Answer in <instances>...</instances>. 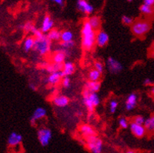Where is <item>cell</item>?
<instances>
[{"instance_id":"obj_5","label":"cell","mask_w":154,"mask_h":153,"mask_svg":"<svg viewBox=\"0 0 154 153\" xmlns=\"http://www.w3.org/2000/svg\"><path fill=\"white\" fill-rule=\"evenodd\" d=\"M85 147L91 153H102L103 142L97 136H92L85 139Z\"/></svg>"},{"instance_id":"obj_7","label":"cell","mask_w":154,"mask_h":153,"mask_svg":"<svg viewBox=\"0 0 154 153\" xmlns=\"http://www.w3.org/2000/svg\"><path fill=\"white\" fill-rule=\"evenodd\" d=\"M70 56V50L67 49H63V48H60V49H57L53 53V56H52V61L53 63L58 64V65H63L64 63L65 60L67 57Z\"/></svg>"},{"instance_id":"obj_13","label":"cell","mask_w":154,"mask_h":153,"mask_svg":"<svg viewBox=\"0 0 154 153\" xmlns=\"http://www.w3.org/2000/svg\"><path fill=\"white\" fill-rule=\"evenodd\" d=\"M78 130L85 139L89 138V137H92V136L96 135V132L95 129L90 124H83L80 125L78 127Z\"/></svg>"},{"instance_id":"obj_34","label":"cell","mask_w":154,"mask_h":153,"mask_svg":"<svg viewBox=\"0 0 154 153\" xmlns=\"http://www.w3.org/2000/svg\"><path fill=\"white\" fill-rule=\"evenodd\" d=\"M70 84H71V81H70V78L69 77H64V78H62L61 85H62L63 87L69 88L70 87Z\"/></svg>"},{"instance_id":"obj_17","label":"cell","mask_w":154,"mask_h":153,"mask_svg":"<svg viewBox=\"0 0 154 153\" xmlns=\"http://www.w3.org/2000/svg\"><path fill=\"white\" fill-rule=\"evenodd\" d=\"M78 10H80L82 13L87 15L92 14L94 11L93 6L90 3H88L86 0H78V3H77Z\"/></svg>"},{"instance_id":"obj_18","label":"cell","mask_w":154,"mask_h":153,"mask_svg":"<svg viewBox=\"0 0 154 153\" xmlns=\"http://www.w3.org/2000/svg\"><path fill=\"white\" fill-rule=\"evenodd\" d=\"M23 136L20 134H18L17 132H12L8 138V145L11 147L19 145L22 142Z\"/></svg>"},{"instance_id":"obj_1","label":"cell","mask_w":154,"mask_h":153,"mask_svg":"<svg viewBox=\"0 0 154 153\" xmlns=\"http://www.w3.org/2000/svg\"><path fill=\"white\" fill-rule=\"evenodd\" d=\"M82 46L85 51H91L96 45V31L92 29L88 20H86L83 22L82 30Z\"/></svg>"},{"instance_id":"obj_10","label":"cell","mask_w":154,"mask_h":153,"mask_svg":"<svg viewBox=\"0 0 154 153\" xmlns=\"http://www.w3.org/2000/svg\"><path fill=\"white\" fill-rule=\"evenodd\" d=\"M109 35L106 31L100 30L96 32V44L97 45V46L100 47V48L105 47L109 42Z\"/></svg>"},{"instance_id":"obj_32","label":"cell","mask_w":154,"mask_h":153,"mask_svg":"<svg viewBox=\"0 0 154 153\" xmlns=\"http://www.w3.org/2000/svg\"><path fill=\"white\" fill-rule=\"evenodd\" d=\"M35 27V25H34V23L32 22L28 21L23 24V30L25 31L26 33H31Z\"/></svg>"},{"instance_id":"obj_3","label":"cell","mask_w":154,"mask_h":153,"mask_svg":"<svg viewBox=\"0 0 154 153\" xmlns=\"http://www.w3.org/2000/svg\"><path fill=\"white\" fill-rule=\"evenodd\" d=\"M151 28L150 22L144 19L137 20L131 24V32L137 38H143Z\"/></svg>"},{"instance_id":"obj_44","label":"cell","mask_w":154,"mask_h":153,"mask_svg":"<svg viewBox=\"0 0 154 153\" xmlns=\"http://www.w3.org/2000/svg\"><path fill=\"white\" fill-rule=\"evenodd\" d=\"M128 2H131V1H133V0H128Z\"/></svg>"},{"instance_id":"obj_20","label":"cell","mask_w":154,"mask_h":153,"mask_svg":"<svg viewBox=\"0 0 154 153\" xmlns=\"http://www.w3.org/2000/svg\"><path fill=\"white\" fill-rule=\"evenodd\" d=\"M63 75L61 74V71H57L49 74V77L47 78V83L50 85H57L60 84L62 81Z\"/></svg>"},{"instance_id":"obj_30","label":"cell","mask_w":154,"mask_h":153,"mask_svg":"<svg viewBox=\"0 0 154 153\" xmlns=\"http://www.w3.org/2000/svg\"><path fill=\"white\" fill-rule=\"evenodd\" d=\"M118 124H119V127L121 129H127L129 127V122L128 120L125 117L121 116L120 117L119 120H118Z\"/></svg>"},{"instance_id":"obj_16","label":"cell","mask_w":154,"mask_h":153,"mask_svg":"<svg viewBox=\"0 0 154 153\" xmlns=\"http://www.w3.org/2000/svg\"><path fill=\"white\" fill-rule=\"evenodd\" d=\"M75 70H76V66L74 63L71 61H65L64 63L63 64L62 70H61L63 78L70 77L75 72Z\"/></svg>"},{"instance_id":"obj_6","label":"cell","mask_w":154,"mask_h":153,"mask_svg":"<svg viewBox=\"0 0 154 153\" xmlns=\"http://www.w3.org/2000/svg\"><path fill=\"white\" fill-rule=\"evenodd\" d=\"M37 137L40 145L43 147H45L49 145L53 138V133L49 128L41 127L38 130Z\"/></svg>"},{"instance_id":"obj_25","label":"cell","mask_w":154,"mask_h":153,"mask_svg":"<svg viewBox=\"0 0 154 153\" xmlns=\"http://www.w3.org/2000/svg\"><path fill=\"white\" fill-rule=\"evenodd\" d=\"M74 40V34L72 31H69V30H65L63 31L60 34V41L62 42L65 41H70Z\"/></svg>"},{"instance_id":"obj_28","label":"cell","mask_w":154,"mask_h":153,"mask_svg":"<svg viewBox=\"0 0 154 153\" xmlns=\"http://www.w3.org/2000/svg\"><path fill=\"white\" fill-rule=\"evenodd\" d=\"M62 66L63 65H58V64H55L52 63H47L45 69L46 70L47 72H49V74H52V73H54V72L61 71Z\"/></svg>"},{"instance_id":"obj_26","label":"cell","mask_w":154,"mask_h":153,"mask_svg":"<svg viewBox=\"0 0 154 153\" xmlns=\"http://www.w3.org/2000/svg\"><path fill=\"white\" fill-rule=\"evenodd\" d=\"M60 34L61 32L57 29H53L49 31V33H47L46 35L48 38L51 41H59L60 40Z\"/></svg>"},{"instance_id":"obj_22","label":"cell","mask_w":154,"mask_h":153,"mask_svg":"<svg viewBox=\"0 0 154 153\" xmlns=\"http://www.w3.org/2000/svg\"><path fill=\"white\" fill-rule=\"evenodd\" d=\"M87 20H88V22L89 23V24L91 25V27H92V29L94 31H100V28L101 27V20H100L99 17H97V16H92V17H90Z\"/></svg>"},{"instance_id":"obj_29","label":"cell","mask_w":154,"mask_h":153,"mask_svg":"<svg viewBox=\"0 0 154 153\" xmlns=\"http://www.w3.org/2000/svg\"><path fill=\"white\" fill-rule=\"evenodd\" d=\"M118 105H119V103H118V101L115 99H111V100L109 102V111L111 114L115 113L117 108H118Z\"/></svg>"},{"instance_id":"obj_40","label":"cell","mask_w":154,"mask_h":153,"mask_svg":"<svg viewBox=\"0 0 154 153\" xmlns=\"http://www.w3.org/2000/svg\"><path fill=\"white\" fill-rule=\"evenodd\" d=\"M51 1H53L55 3L58 4L60 6H63V0H51Z\"/></svg>"},{"instance_id":"obj_42","label":"cell","mask_w":154,"mask_h":153,"mask_svg":"<svg viewBox=\"0 0 154 153\" xmlns=\"http://www.w3.org/2000/svg\"><path fill=\"white\" fill-rule=\"evenodd\" d=\"M125 153H138L135 150H128V151H125Z\"/></svg>"},{"instance_id":"obj_19","label":"cell","mask_w":154,"mask_h":153,"mask_svg":"<svg viewBox=\"0 0 154 153\" xmlns=\"http://www.w3.org/2000/svg\"><path fill=\"white\" fill-rule=\"evenodd\" d=\"M101 88V82L100 81H88L85 84L84 90L91 92V93H98Z\"/></svg>"},{"instance_id":"obj_39","label":"cell","mask_w":154,"mask_h":153,"mask_svg":"<svg viewBox=\"0 0 154 153\" xmlns=\"http://www.w3.org/2000/svg\"><path fill=\"white\" fill-rule=\"evenodd\" d=\"M29 88H31V91H36L38 90L36 85H35V84H33V83H30L29 84Z\"/></svg>"},{"instance_id":"obj_14","label":"cell","mask_w":154,"mask_h":153,"mask_svg":"<svg viewBox=\"0 0 154 153\" xmlns=\"http://www.w3.org/2000/svg\"><path fill=\"white\" fill-rule=\"evenodd\" d=\"M52 103L55 106L59 107V108H63V107L67 106L70 103V99L67 96L63 95H56L52 99Z\"/></svg>"},{"instance_id":"obj_11","label":"cell","mask_w":154,"mask_h":153,"mask_svg":"<svg viewBox=\"0 0 154 153\" xmlns=\"http://www.w3.org/2000/svg\"><path fill=\"white\" fill-rule=\"evenodd\" d=\"M47 115V111L45 108L43 107H38L37 109H35V110L34 111L31 116L30 117V122L31 123L32 125L37 122L38 120H40L42 119L45 118Z\"/></svg>"},{"instance_id":"obj_37","label":"cell","mask_w":154,"mask_h":153,"mask_svg":"<svg viewBox=\"0 0 154 153\" xmlns=\"http://www.w3.org/2000/svg\"><path fill=\"white\" fill-rule=\"evenodd\" d=\"M152 84H153V82H152L149 78H146V79L144 80V81H143V84L146 86L152 85Z\"/></svg>"},{"instance_id":"obj_33","label":"cell","mask_w":154,"mask_h":153,"mask_svg":"<svg viewBox=\"0 0 154 153\" xmlns=\"http://www.w3.org/2000/svg\"><path fill=\"white\" fill-rule=\"evenodd\" d=\"M145 121H146V119L143 117V116H134L132 119H131V122L135 123L136 124H139V125H144Z\"/></svg>"},{"instance_id":"obj_35","label":"cell","mask_w":154,"mask_h":153,"mask_svg":"<svg viewBox=\"0 0 154 153\" xmlns=\"http://www.w3.org/2000/svg\"><path fill=\"white\" fill-rule=\"evenodd\" d=\"M121 20H122V23H123L124 24L128 26H131V24L134 23V20H133V18L131 17H128V16H123Z\"/></svg>"},{"instance_id":"obj_24","label":"cell","mask_w":154,"mask_h":153,"mask_svg":"<svg viewBox=\"0 0 154 153\" xmlns=\"http://www.w3.org/2000/svg\"><path fill=\"white\" fill-rule=\"evenodd\" d=\"M102 74L95 69H92L88 74V81H100Z\"/></svg>"},{"instance_id":"obj_38","label":"cell","mask_w":154,"mask_h":153,"mask_svg":"<svg viewBox=\"0 0 154 153\" xmlns=\"http://www.w3.org/2000/svg\"><path fill=\"white\" fill-rule=\"evenodd\" d=\"M143 4L148 5V6H153L154 0H143Z\"/></svg>"},{"instance_id":"obj_36","label":"cell","mask_w":154,"mask_h":153,"mask_svg":"<svg viewBox=\"0 0 154 153\" xmlns=\"http://www.w3.org/2000/svg\"><path fill=\"white\" fill-rule=\"evenodd\" d=\"M94 69L103 74V73L104 72V65L100 61H96L94 63Z\"/></svg>"},{"instance_id":"obj_12","label":"cell","mask_w":154,"mask_h":153,"mask_svg":"<svg viewBox=\"0 0 154 153\" xmlns=\"http://www.w3.org/2000/svg\"><path fill=\"white\" fill-rule=\"evenodd\" d=\"M138 95L135 92L130 93L125 100V109L127 111H131L136 107L138 104Z\"/></svg>"},{"instance_id":"obj_8","label":"cell","mask_w":154,"mask_h":153,"mask_svg":"<svg viewBox=\"0 0 154 153\" xmlns=\"http://www.w3.org/2000/svg\"><path fill=\"white\" fill-rule=\"evenodd\" d=\"M106 67L110 74H118L122 72L124 69L123 65L112 56L108 57L106 60Z\"/></svg>"},{"instance_id":"obj_21","label":"cell","mask_w":154,"mask_h":153,"mask_svg":"<svg viewBox=\"0 0 154 153\" xmlns=\"http://www.w3.org/2000/svg\"><path fill=\"white\" fill-rule=\"evenodd\" d=\"M35 38L33 36H28L24 39L23 43V50L26 52H29L30 51L33 50L34 46H35Z\"/></svg>"},{"instance_id":"obj_15","label":"cell","mask_w":154,"mask_h":153,"mask_svg":"<svg viewBox=\"0 0 154 153\" xmlns=\"http://www.w3.org/2000/svg\"><path fill=\"white\" fill-rule=\"evenodd\" d=\"M53 27H54V21H53V20L51 18V17L49 15H45L44 17V18H43L40 30L44 34L49 33L51 30L53 29Z\"/></svg>"},{"instance_id":"obj_4","label":"cell","mask_w":154,"mask_h":153,"mask_svg":"<svg viewBox=\"0 0 154 153\" xmlns=\"http://www.w3.org/2000/svg\"><path fill=\"white\" fill-rule=\"evenodd\" d=\"M51 46H52V41L48 38L46 35H44V36L40 38H35L33 50L38 52L40 56H44L50 52Z\"/></svg>"},{"instance_id":"obj_23","label":"cell","mask_w":154,"mask_h":153,"mask_svg":"<svg viewBox=\"0 0 154 153\" xmlns=\"http://www.w3.org/2000/svg\"><path fill=\"white\" fill-rule=\"evenodd\" d=\"M144 127L146 132L154 134V114L149 116V118L146 119Z\"/></svg>"},{"instance_id":"obj_41","label":"cell","mask_w":154,"mask_h":153,"mask_svg":"<svg viewBox=\"0 0 154 153\" xmlns=\"http://www.w3.org/2000/svg\"><path fill=\"white\" fill-rule=\"evenodd\" d=\"M150 94L152 95V96H154V84L150 88Z\"/></svg>"},{"instance_id":"obj_2","label":"cell","mask_w":154,"mask_h":153,"mask_svg":"<svg viewBox=\"0 0 154 153\" xmlns=\"http://www.w3.org/2000/svg\"><path fill=\"white\" fill-rule=\"evenodd\" d=\"M82 102L85 105V108L87 109L88 112L91 113H93L95 111V109L100 105V96L97 93H91L88 91L83 90L82 92Z\"/></svg>"},{"instance_id":"obj_9","label":"cell","mask_w":154,"mask_h":153,"mask_svg":"<svg viewBox=\"0 0 154 153\" xmlns=\"http://www.w3.org/2000/svg\"><path fill=\"white\" fill-rule=\"evenodd\" d=\"M129 128H130L131 134L138 138H143L147 133L144 125H139L133 122L129 124Z\"/></svg>"},{"instance_id":"obj_31","label":"cell","mask_w":154,"mask_h":153,"mask_svg":"<svg viewBox=\"0 0 154 153\" xmlns=\"http://www.w3.org/2000/svg\"><path fill=\"white\" fill-rule=\"evenodd\" d=\"M74 46H75V41L74 40L70 41H65V42H62V41L60 42L61 48L67 49V50H70V49H73Z\"/></svg>"},{"instance_id":"obj_43","label":"cell","mask_w":154,"mask_h":153,"mask_svg":"<svg viewBox=\"0 0 154 153\" xmlns=\"http://www.w3.org/2000/svg\"><path fill=\"white\" fill-rule=\"evenodd\" d=\"M151 49H152V52H154V42L152 43V46H151Z\"/></svg>"},{"instance_id":"obj_27","label":"cell","mask_w":154,"mask_h":153,"mask_svg":"<svg viewBox=\"0 0 154 153\" xmlns=\"http://www.w3.org/2000/svg\"><path fill=\"white\" fill-rule=\"evenodd\" d=\"M139 10L143 15L147 16V17L152 16L154 13L153 6H148V5H146V4H143L139 8Z\"/></svg>"}]
</instances>
